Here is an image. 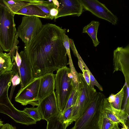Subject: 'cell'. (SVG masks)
<instances>
[{"label": "cell", "mask_w": 129, "mask_h": 129, "mask_svg": "<svg viewBox=\"0 0 129 129\" xmlns=\"http://www.w3.org/2000/svg\"><path fill=\"white\" fill-rule=\"evenodd\" d=\"M74 106L70 108L63 113H61V118L66 128L73 123L72 120V113Z\"/></svg>", "instance_id": "cell-24"}, {"label": "cell", "mask_w": 129, "mask_h": 129, "mask_svg": "<svg viewBox=\"0 0 129 129\" xmlns=\"http://www.w3.org/2000/svg\"><path fill=\"white\" fill-rule=\"evenodd\" d=\"M23 111L29 115L36 122L40 121L42 119L37 107L26 108H24Z\"/></svg>", "instance_id": "cell-26"}, {"label": "cell", "mask_w": 129, "mask_h": 129, "mask_svg": "<svg viewBox=\"0 0 129 129\" xmlns=\"http://www.w3.org/2000/svg\"><path fill=\"white\" fill-rule=\"evenodd\" d=\"M122 126L123 127L121 129H128V126L126 124H125Z\"/></svg>", "instance_id": "cell-37"}, {"label": "cell", "mask_w": 129, "mask_h": 129, "mask_svg": "<svg viewBox=\"0 0 129 129\" xmlns=\"http://www.w3.org/2000/svg\"><path fill=\"white\" fill-rule=\"evenodd\" d=\"M18 47L17 46L16 47L15 56L14 57V60L15 61L14 62L15 65L19 71V70L21 64V59L19 54L18 52Z\"/></svg>", "instance_id": "cell-29"}, {"label": "cell", "mask_w": 129, "mask_h": 129, "mask_svg": "<svg viewBox=\"0 0 129 129\" xmlns=\"http://www.w3.org/2000/svg\"><path fill=\"white\" fill-rule=\"evenodd\" d=\"M83 9L88 11L98 17L115 25L117 17L105 5L96 0H80Z\"/></svg>", "instance_id": "cell-8"}, {"label": "cell", "mask_w": 129, "mask_h": 129, "mask_svg": "<svg viewBox=\"0 0 129 129\" xmlns=\"http://www.w3.org/2000/svg\"><path fill=\"white\" fill-rule=\"evenodd\" d=\"M15 14L0 6V46L4 51L9 52L17 34L14 20Z\"/></svg>", "instance_id": "cell-4"}, {"label": "cell", "mask_w": 129, "mask_h": 129, "mask_svg": "<svg viewBox=\"0 0 129 129\" xmlns=\"http://www.w3.org/2000/svg\"><path fill=\"white\" fill-rule=\"evenodd\" d=\"M110 129H120L118 126V124L115 123L114 126Z\"/></svg>", "instance_id": "cell-36"}, {"label": "cell", "mask_w": 129, "mask_h": 129, "mask_svg": "<svg viewBox=\"0 0 129 129\" xmlns=\"http://www.w3.org/2000/svg\"><path fill=\"white\" fill-rule=\"evenodd\" d=\"M70 68L66 66L57 70L55 76V92L60 112L64 110L68 99L74 88Z\"/></svg>", "instance_id": "cell-3"}, {"label": "cell", "mask_w": 129, "mask_h": 129, "mask_svg": "<svg viewBox=\"0 0 129 129\" xmlns=\"http://www.w3.org/2000/svg\"><path fill=\"white\" fill-rule=\"evenodd\" d=\"M61 113L47 120L46 129H66L61 118Z\"/></svg>", "instance_id": "cell-21"}, {"label": "cell", "mask_w": 129, "mask_h": 129, "mask_svg": "<svg viewBox=\"0 0 129 129\" xmlns=\"http://www.w3.org/2000/svg\"><path fill=\"white\" fill-rule=\"evenodd\" d=\"M15 14L49 19V15L44 13L38 7L34 5H29L24 7L19 11Z\"/></svg>", "instance_id": "cell-18"}, {"label": "cell", "mask_w": 129, "mask_h": 129, "mask_svg": "<svg viewBox=\"0 0 129 129\" xmlns=\"http://www.w3.org/2000/svg\"><path fill=\"white\" fill-rule=\"evenodd\" d=\"M115 97V94L112 93L108 98H107L109 103H111L114 101Z\"/></svg>", "instance_id": "cell-34"}, {"label": "cell", "mask_w": 129, "mask_h": 129, "mask_svg": "<svg viewBox=\"0 0 129 129\" xmlns=\"http://www.w3.org/2000/svg\"><path fill=\"white\" fill-rule=\"evenodd\" d=\"M105 98L103 93L96 92L82 115L70 129H99V120Z\"/></svg>", "instance_id": "cell-2"}, {"label": "cell", "mask_w": 129, "mask_h": 129, "mask_svg": "<svg viewBox=\"0 0 129 129\" xmlns=\"http://www.w3.org/2000/svg\"><path fill=\"white\" fill-rule=\"evenodd\" d=\"M42 0H0V6L15 14L24 7L30 5H35L42 3Z\"/></svg>", "instance_id": "cell-17"}, {"label": "cell", "mask_w": 129, "mask_h": 129, "mask_svg": "<svg viewBox=\"0 0 129 129\" xmlns=\"http://www.w3.org/2000/svg\"><path fill=\"white\" fill-rule=\"evenodd\" d=\"M14 73L12 71L0 76V104L8 106L11 104L8 96V91L11 84V80Z\"/></svg>", "instance_id": "cell-16"}, {"label": "cell", "mask_w": 129, "mask_h": 129, "mask_svg": "<svg viewBox=\"0 0 129 129\" xmlns=\"http://www.w3.org/2000/svg\"><path fill=\"white\" fill-rule=\"evenodd\" d=\"M3 50L0 46V53L3 52Z\"/></svg>", "instance_id": "cell-39"}, {"label": "cell", "mask_w": 129, "mask_h": 129, "mask_svg": "<svg viewBox=\"0 0 129 129\" xmlns=\"http://www.w3.org/2000/svg\"><path fill=\"white\" fill-rule=\"evenodd\" d=\"M13 66L11 57L8 54L0 53V73L3 74L11 71Z\"/></svg>", "instance_id": "cell-20"}, {"label": "cell", "mask_w": 129, "mask_h": 129, "mask_svg": "<svg viewBox=\"0 0 129 129\" xmlns=\"http://www.w3.org/2000/svg\"><path fill=\"white\" fill-rule=\"evenodd\" d=\"M78 94V90H77L74 88L68 99L65 108L62 113L75 105L77 99Z\"/></svg>", "instance_id": "cell-27"}, {"label": "cell", "mask_w": 129, "mask_h": 129, "mask_svg": "<svg viewBox=\"0 0 129 129\" xmlns=\"http://www.w3.org/2000/svg\"><path fill=\"white\" fill-rule=\"evenodd\" d=\"M3 124V122L1 120V119H0V129H1Z\"/></svg>", "instance_id": "cell-38"}, {"label": "cell", "mask_w": 129, "mask_h": 129, "mask_svg": "<svg viewBox=\"0 0 129 129\" xmlns=\"http://www.w3.org/2000/svg\"><path fill=\"white\" fill-rule=\"evenodd\" d=\"M43 25L39 17L24 16L18 27V36L24 43L29 42L42 29Z\"/></svg>", "instance_id": "cell-6"}, {"label": "cell", "mask_w": 129, "mask_h": 129, "mask_svg": "<svg viewBox=\"0 0 129 129\" xmlns=\"http://www.w3.org/2000/svg\"><path fill=\"white\" fill-rule=\"evenodd\" d=\"M69 41L70 47H71L74 55L77 57L79 54L74 45L73 40L69 38Z\"/></svg>", "instance_id": "cell-30"}, {"label": "cell", "mask_w": 129, "mask_h": 129, "mask_svg": "<svg viewBox=\"0 0 129 129\" xmlns=\"http://www.w3.org/2000/svg\"><path fill=\"white\" fill-rule=\"evenodd\" d=\"M2 74L1 73H0V76Z\"/></svg>", "instance_id": "cell-40"}, {"label": "cell", "mask_w": 129, "mask_h": 129, "mask_svg": "<svg viewBox=\"0 0 129 129\" xmlns=\"http://www.w3.org/2000/svg\"><path fill=\"white\" fill-rule=\"evenodd\" d=\"M0 113L9 116L18 123L27 125L36 123V122L29 115L23 111L17 110L12 104L7 106L0 104Z\"/></svg>", "instance_id": "cell-12"}, {"label": "cell", "mask_w": 129, "mask_h": 129, "mask_svg": "<svg viewBox=\"0 0 129 129\" xmlns=\"http://www.w3.org/2000/svg\"><path fill=\"white\" fill-rule=\"evenodd\" d=\"M125 86L124 85L120 90L115 95L114 101L113 103H110L115 108L119 110L121 109L125 94Z\"/></svg>", "instance_id": "cell-22"}, {"label": "cell", "mask_w": 129, "mask_h": 129, "mask_svg": "<svg viewBox=\"0 0 129 129\" xmlns=\"http://www.w3.org/2000/svg\"><path fill=\"white\" fill-rule=\"evenodd\" d=\"M12 70L14 72V74L11 80L12 85L9 98L11 101L15 87L19 84L21 81L18 71L14 68H13Z\"/></svg>", "instance_id": "cell-25"}, {"label": "cell", "mask_w": 129, "mask_h": 129, "mask_svg": "<svg viewBox=\"0 0 129 129\" xmlns=\"http://www.w3.org/2000/svg\"><path fill=\"white\" fill-rule=\"evenodd\" d=\"M114 73L120 71L123 75L125 84L129 86V46L118 47L113 51Z\"/></svg>", "instance_id": "cell-9"}, {"label": "cell", "mask_w": 129, "mask_h": 129, "mask_svg": "<svg viewBox=\"0 0 129 129\" xmlns=\"http://www.w3.org/2000/svg\"><path fill=\"white\" fill-rule=\"evenodd\" d=\"M80 80L77 99L74 105L72 113V122L82 115L94 94L96 92L88 85L85 81L82 74L79 73Z\"/></svg>", "instance_id": "cell-5"}, {"label": "cell", "mask_w": 129, "mask_h": 129, "mask_svg": "<svg viewBox=\"0 0 129 129\" xmlns=\"http://www.w3.org/2000/svg\"><path fill=\"white\" fill-rule=\"evenodd\" d=\"M40 77L34 78L27 85L18 91L15 97V101L23 106L30 104L33 107L38 104V95Z\"/></svg>", "instance_id": "cell-7"}, {"label": "cell", "mask_w": 129, "mask_h": 129, "mask_svg": "<svg viewBox=\"0 0 129 129\" xmlns=\"http://www.w3.org/2000/svg\"><path fill=\"white\" fill-rule=\"evenodd\" d=\"M102 111L107 117L115 123H121L122 126L126 124L128 120L129 115L122 109H118L113 107L107 98L103 102Z\"/></svg>", "instance_id": "cell-13"}, {"label": "cell", "mask_w": 129, "mask_h": 129, "mask_svg": "<svg viewBox=\"0 0 129 129\" xmlns=\"http://www.w3.org/2000/svg\"><path fill=\"white\" fill-rule=\"evenodd\" d=\"M55 75L46 73L40 77L38 99L40 101L54 91Z\"/></svg>", "instance_id": "cell-15"}, {"label": "cell", "mask_w": 129, "mask_h": 129, "mask_svg": "<svg viewBox=\"0 0 129 129\" xmlns=\"http://www.w3.org/2000/svg\"><path fill=\"white\" fill-rule=\"evenodd\" d=\"M18 35L17 34L15 37L13 46L10 51L8 53L11 56L13 62L14 61V58L15 56L14 55L15 54L16 47L17 46V45L19 43V41L18 40Z\"/></svg>", "instance_id": "cell-28"}, {"label": "cell", "mask_w": 129, "mask_h": 129, "mask_svg": "<svg viewBox=\"0 0 129 129\" xmlns=\"http://www.w3.org/2000/svg\"><path fill=\"white\" fill-rule=\"evenodd\" d=\"M1 129H16L15 126H13L9 123L3 124Z\"/></svg>", "instance_id": "cell-33"}, {"label": "cell", "mask_w": 129, "mask_h": 129, "mask_svg": "<svg viewBox=\"0 0 129 129\" xmlns=\"http://www.w3.org/2000/svg\"><path fill=\"white\" fill-rule=\"evenodd\" d=\"M115 123L108 118L101 111L99 121V129H110Z\"/></svg>", "instance_id": "cell-23"}, {"label": "cell", "mask_w": 129, "mask_h": 129, "mask_svg": "<svg viewBox=\"0 0 129 129\" xmlns=\"http://www.w3.org/2000/svg\"><path fill=\"white\" fill-rule=\"evenodd\" d=\"M78 59V64L82 72H83L84 70V66L82 62L79 59Z\"/></svg>", "instance_id": "cell-35"}, {"label": "cell", "mask_w": 129, "mask_h": 129, "mask_svg": "<svg viewBox=\"0 0 129 129\" xmlns=\"http://www.w3.org/2000/svg\"><path fill=\"white\" fill-rule=\"evenodd\" d=\"M66 29L55 24L43 25L39 33L24 49L31 66L35 78L53 73L68 63L67 55L63 43Z\"/></svg>", "instance_id": "cell-1"}, {"label": "cell", "mask_w": 129, "mask_h": 129, "mask_svg": "<svg viewBox=\"0 0 129 129\" xmlns=\"http://www.w3.org/2000/svg\"><path fill=\"white\" fill-rule=\"evenodd\" d=\"M58 11L56 8H53L50 10L49 19L51 20L53 19L57 16Z\"/></svg>", "instance_id": "cell-32"}, {"label": "cell", "mask_w": 129, "mask_h": 129, "mask_svg": "<svg viewBox=\"0 0 129 129\" xmlns=\"http://www.w3.org/2000/svg\"><path fill=\"white\" fill-rule=\"evenodd\" d=\"M35 5L40 8L44 13L49 15L50 16V10L47 7L40 5Z\"/></svg>", "instance_id": "cell-31"}, {"label": "cell", "mask_w": 129, "mask_h": 129, "mask_svg": "<svg viewBox=\"0 0 129 129\" xmlns=\"http://www.w3.org/2000/svg\"><path fill=\"white\" fill-rule=\"evenodd\" d=\"M58 12L54 20L60 17L70 15L80 16L83 13V7L80 0L58 1Z\"/></svg>", "instance_id": "cell-11"}, {"label": "cell", "mask_w": 129, "mask_h": 129, "mask_svg": "<svg viewBox=\"0 0 129 129\" xmlns=\"http://www.w3.org/2000/svg\"><path fill=\"white\" fill-rule=\"evenodd\" d=\"M38 102L37 108L43 119L47 121L60 112L54 91Z\"/></svg>", "instance_id": "cell-10"}, {"label": "cell", "mask_w": 129, "mask_h": 129, "mask_svg": "<svg viewBox=\"0 0 129 129\" xmlns=\"http://www.w3.org/2000/svg\"><path fill=\"white\" fill-rule=\"evenodd\" d=\"M19 54L21 59L19 75L21 79V88H23L29 83L35 77L31 65L24 51H21Z\"/></svg>", "instance_id": "cell-14"}, {"label": "cell", "mask_w": 129, "mask_h": 129, "mask_svg": "<svg viewBox=\"0 0 129 129\" xmlns=\"http://www.w3.org/2000/svg\"><path fill=\"white\" fill-rule=\"evenodd\" d=\"M100 24L99 21L92 20L83 28L82 33L88 34L92 39L93 45L95 47H97L100 43L97 36Z\"/></svg>", "instance_id": "cell-19"}]
</instances>
